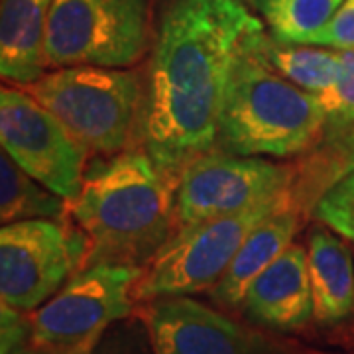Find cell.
<instances>
[{"instance_id":"20","label":"cell","mask_w":354,"mask_h":354,"mask_svg":"<svg viewBox=\"0 0 354 354\" xmlns=\"http://www.w3.org/2000/svg\"><path fill=\"white\" fill-rule=\"evenodd\" d=\"M333 127L354 124V50L341 51V71L330 91L319 97Z\"/></svg>"},{"instance_id":"11","label":"cell","mask_w":354,"mask_h":354,"mask_svg":"<svg viewBox=\"0 0 354 354\" xmlns=\"http://www.w3.org/2000/svg\"><path fill=\"white\" fill-rule=\"evenodd\" d=\"M146 325L153 354H299L187 295L153 299Z\"/></svg>"},{"instance_id":"14","label":"cell","mask_w":354,"mask_h":354,"mask_svg":"<svg viewBox=\"0 0 354 354\" xmlns=\"http://www.w3.org/2000/svg\"><path fill=\"white\" fill-rule=\"evenodd\" d=\"M307 266L317 321L333 325L346 319L354 311V262L348 246L327 228H313Z\"/></svg>"},{"instance_id":"1","label":"cell","mask_w":354,"mask_h":354,"mask_svg":"<svg viewBox=\"0 0 354 354\" xmlns=\"http://www.w3.org/2000/svg\"><path fill=\"white\" fill-rule=\"evenodd\" d=\"M264 36L239 0H176L162 18L142 109L146 150L167 171L209 152L232 65Z\"/></svg>"},{"instance_id":"17","label":"cell","mask_w":354,"mask_h":354,"mask_svg":"<svg viewBox=\"0 0 354 354\" xmlns=\"http://www.w3.org/2000/svg\"><path fill=\"white\" fill-rule=\"evenodd\" d=\"M262 51L279 75L317 97L333 88L341 71V51L299 44H274L268 38Z\"/></svg>"},{"instance_id":"3","label":"cell","mask_w":354,"mask_h":354,"mask_svg":"<svg viewBox=\"0 0 354 354\" xmlns=\"http://www.w3.org/2000/svg\"><path fill=\"white\" fill-rule=\"evenodd\" d=\"M266 36L241 51L228 77L218 138L234 156L290 158L304 152L327 122L319 97L295 87L268 64Z\"/></svg>"},{"instance_id":"16","label":"cell","mask_w":354,"mask_h":354,"mask_svg":"<svg viewBox=\"0 0 354 354\" xmlns=\"http://www.w3.org/2000/svg\"><path fill=\"white\" fill-rule=\"evenodd\" d=\"M69 209V201L28 176L8 153H0V218L2 225L62 218Z\"/></svg>"},{"instance_id":"6","label":"cell","mask_w":354,"mask_h":354,"mask_svg":"<svg viewBox=\"0 0 354 354\" xmlns=\"http://www.w3.org/2000/svg\"><path fill=\"white\" fill-rule=\"evenodd\" d=\"M144 0H53L46 67H128L146 50Z\"/></svg>"},{"instance_id":"24","label":"cell","mask_w":354,"mask_h":354,"mask_svg":"<svg viewBox=\"0 0 354 354\" xmlns=\"http://www.w3.org/2000/svg\"><path fill=\"white\" fill-rule=\"evenodd\" d=\"M0 354H39V353H38V348L34 346V342H24V344L14 346V348L0 351Z\"/></svg>"},{"instance_id":"21","label":"cell","mask_w":354,"mask_h":354,"mask_svg":"<svg viewBox=\"0 0 354 354\" xmlns=\"http://www.w3.org/2000/svg\"><path fill=\"white\" fill-rule=\"evenodd\" d=\"M307 46L354 50V0H344L329 22L309 38Z\"/></svg>"},{"instance_id":"10","label":"cell","mask_w":354,"mask_h":354,"mask_svg":"<svg viewBox=\"0 0 354 354\" xmlns=\"http://www.w3.org/2000/svg\"><path fill=\"white\" fill-rule=\"evenodd\" d=\"M2 150L41 185L73 201L85 177L87 148L28 91L0 93Z\"/></svg>"},{"instance_id":"23","label":"cell","mask_w":354,"mask_h":354,"mask_svg":"<svg viewBox=\"0 0 354 354\" xmlns=\"http://www.w3.org/2000/svg\"><path fill=\"white\" fill-rule=\"evenodd\" d=\"M327 227L335 228L337 232H341L344 239L354 242V213H348V215H342L335 221H330Z\"/></svg>"},{"instance_id":"7","label":"cell","mask_w":354,"mask_h":354,"mask_svg":"<svg viewBox=\"0 0 354 354\" xmlns=\"http://www.w3.org/2000/svg\"><path fill=\"white\" fill-rule=\"evenodd\" d=\"M87 258V241L79 228L51 218L2 225L0 297L16 311H36L67 283Z\"/></svg>"},{"instance_id":"4","label":"cell","mask_w":354,"mask_h":354,"mask_svg":"<svg viewBox=\"0 0 354 354\" xmlns=\"http://www.w3.org/2000/svg\"><path fill=\"white\" fill-rule=\"evenodd\" d=\"M26 87L87 150L118 153L128 146L142 101L134 73L75 65L41 75Z\"/></svg>"},{"instance_id":"18","label":"cell","mask_w":354,"mask_h":354,"mask_svg":"<svg viewBox=\"0 0 354 354\" xmlns=\"http://www.w3.org/2000/svg\"><path fill=\"white\" fill-rule=\"evenodd\" d=\"M279 44L307 46L309 38L329 22L344 0H254Z\"/></svg>"},{"instance_id":"2","label":"cell","mask_w":354,"mask_h":354,"mask_svg":"<svg viewBox=\"0 0 354 354\" xmlns=\"http://www.w3.org/2000/svg\"><path fill=\"white\" fill-rule=\"evenodd\" d=\"M176 174L148 152H118L95 162L69 211L87 241L85 264L138 266L171 239Z\"/></svg>"},{"instance_id":"9","label":"cell","mask_w":354,"mask_h":354,"mask_svg":"<svg viewBox=\"0 0 354 354\" xmlns=\"http://www.w3.org/2000/svg\"><path fill=\"white\" fill-rule=\"evenodd\" d=\"M291 171L254 156L203 153L183 167L176 193L177 228L290 195Z\"/></svg>"},{"instance_id":"8","label":"cell","mask_w":354,"mask_h":354,"mask_svg":"<svg viewBox=\"0 0 354 354\" xmlns=\"http://www.w3.org/2000/svg\"><path fill=\"white\" fill-rule=\"evenodd\" d=\"M144 270L128 264H93L67 279L62 290L32 315V342L38 353L69 348L132 311V297Z\"/></svg>"},{"instance_id":"22","label":"cell","mask_w":354,"mask_h":354,"mask_svg":"<svg viewBox=\"0 0 354 354\" xmlns=\"http://www.w3.org/2000/svg\"><path fill=\"white\" fill-rule=\"evenodd\" d=\"M101 337H93L88 341H83L75 344V346H69V348H59V351H50V353H39V354H97V346L101 342Z\"/></svg>"},{"instance_id":"5","label":"cell","mask_w":354,"mask_h":354,"mask_svg":"<svg viewBox=\"0 0 354 354\" xmlns=\"http://www.w3.org/2000/svg\"><path fill=\"white\" fill-rule=\"evenodd\" d=\"M290 205L291 193L260 203L239 215L177 228L150 260L148 270H144L134 290V299L153 301L213 290L254 228Z\"/></svg>"},{"instance_id":"12","label":"cell","mask_w":354,"mask_h":354,"mask_svg":"<svg viewBox=\"0 0 354 354\" xmlns=\"http://www.w3.org/2000/svg\"><path fill=\"white\" fill-rule=\"evenodd\" d=\"M242 309L250 321L272 330L304 329L315 317L307 250L290 246L250 283Z\"/></svg>"},{"instance_id":"19","label":"cell","mask_w":354,"mask_h":354,"mask_svg":"<svg viewBox=\"0 0 354 354\" xmlns=\"http://www.w3.org/2000/svg\"><path fill=\"white\" fill-rule=\"evenodd\" d=\"M348 213H354V130L341 144L329 183L315 205V216L325 225Z\"/></svg>"},{"instance_id":"15","label":"cell","mask_w":354,"mask_h":354,"mask_svg":"<svg viewBox=\"0 0 354 354\" xmlns=\"http://www.w3.org/2000/svg\"><path fill=\"white\" fill-rule=\"evenodd\" d=\"M299 216L290 207L270 215L254 228L223 279L211 290V297L225 307H239L254 279L291 246Z\"/></svg>"},{"instance_id":"13","label":"cell","mask_w":354,"mask_h":354,"mask_svg":"<svg viewBox=\"0 0 354 354\" xmlns=\"http://www.w3.org/2000/svg\"><path fill=\"white\" fill-rule=\"evenodd\" d=\"M53 0L0 2V71L2 77L32 85L46 69L44 44Z\"/></svg>"}]
</instances>
